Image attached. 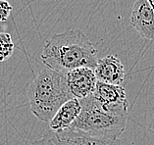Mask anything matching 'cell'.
Listing matches in <instances>:
<instances>
[{"instance_id":"30bf717a","label":"cell","mask_w":154,"mask_h":145,"mask_svg":"<svg viewBox=\"0 0 154 145\" xmlns=\"http://www.w3.org/2000/svg\"><path fill=\"white\" fill-rule=\"evenodd\" d=\"M15 49L14 42L9 33L0 32V62H4L12 56Z\"/></svg>"},{"instance_id":"6da1fadb","label":"cell","mask_w":154,"mask_h":145,"mask_svg":"<svg viewBox=\"0 0 154 145\" xmlns=\"http://www.w3.org/2000/svg\"><path fill=\"white\" fill-rule=\"evenodd\" d=\"M40 58L46 68L61 73L82 67L94 70L98 61L96 48L80 29L53 35L44 45Z\"/></svg>"},{"instance_id":"277c9868","label":"cell","mask_w":154,"mask_h":145,"mask_svg":"<svg viewBox=\"0 0 154 145\" xmlns=\"http://www.w3.org/2000/svg\"><path fill=\"white\" fill-rule=\"evenodd\" d=\"M32 145H122L120 139L107 140L88 136L75 131H63L48 132L35 139Z\"/></svg>"},{"instance_id":"8fae6325","label":"cell","mask_w":154,"mask_h":145,"mask_svg":"<svg viewBox=\"0 0 154 145\" xmlns=\"http://www.w3.org/2000/svg\"><path fill=\"white\" fill-rule=\"evenodd\" d=\"M12 11V6L7 0H0V23L6 22Z\"/></svg>"},{"instance_id":"5b68a950","label":"cell","mask_w":154,"mask_h":145,"mask_svg":"<svg viewBox=\"0 0 154 145\" xmlns=\"http://www.w3.org/2000/svg\"><path fill=\"white\" fill-rule=\"evenodd\" d=\"M65 76L73 98L82 100L94 93L97 79L93 69L88 67L74 69L66 72Z\"/></svg>"},{"instance_id":"7a4b0ae2","label":"cell","mask_w":154,"mask_h":145,"mask_svg":"<svg viewBox=\"0 0 154 145\" xmlns=\"http://www.w3.org/2000/svg\"><path fill=\"white\" fill-rule=\"evenodd\" d=\"M80 101L81 113L71 131L98 139H119L127 126L129 105H105L93 95Z\"/></svg>"},{"instance_id":"ba28073f","label":"cell","mask_w":154,"mask_h":145,"mask_svg":"<svg viewBox=\"0 0 154 145\" xmlns=\"http://www.w3.org/2000/svg\"><path fill=\"white\" fill-rule=\"evenodd\" d=\"M81 109V101L77 98H72L63 104L49 122L50 131H63L70 129L80 115Z\"/></svg>"},{"instance_id":"8992f818","label":"cell","mask_w":154,"mask_h":145,"mask_svg":"<svg viewBox=\"0 0 154 145\" xmlns=\"http://www.w3.org/2000/svg\"><path fill=\"white\" fill-rule=\"evenodd\" d=\"M130 23L141 38L154 40V10L147 0L134 2Z\"/></svg>"},{"instance_id":"7c38bea8","label":"cell","mask_w":154,"mask_h":145,"mask_svg":"<svg viewBox=\"0 0 154 145\" xmlns=\"http://www.w3.org/2000/svg\"><path fill=\"white\" fill-rule=\"evenodd\" d=\"M147 1L149 2V4L151 5V7H152L153 10H154V0H147Z\"/></svg>"},{"instance_id":"52a82bcc","label":"cell","mask_w":154,"mask_h":145,"mask_svg":"<svg viewBox=\"0 0 154 145\" xmlns=\"http://www.w3.org/2000/svg\"><path fill=\"white\" fill-rule=\"evenodd\" d=\"M94 74L98 81L114 85H121L126 76L124 65L116 55H107L98 59Z\"/></svg>"},{"instance_id":"9c48e42d","label":"cell","mask_w":154,"mask_h":145,"mask_svg":"<svg viewBox=\"0 0 154 145\" xmlns=\"http://www.w3.org/2000/svg\"><path fill=\"white\" fill-rule=\"evenodd\" d=\"M92 95L105 105H129L126 90L122 85L104 83L97 80L95 91Z\"/></svg>"},{"instance_id":"3957f363","label":"cell","mask_w":154,"mask_h":145,"mask_svg":"<svg viewBox=\"0 0 154 145\" xmlns=\"http://www.w3.org/2000/svg\"><path fill=\"white\" fill-rule=\"evenodd\" d=\"M32 114L42 122H50L63 104L73 98L67 84L65 73L43 69L28 89Z\"/></svg>"}]
</instances>
